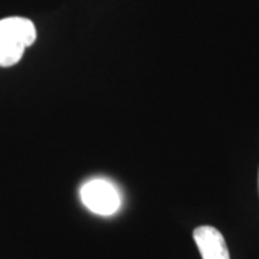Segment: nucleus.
<instances>
[{
    "mask_svg": "<svg viewBox=\"0 0 259 259\" xmlns=\"http://www.w3.org/2000/svg\"><path fill=\"white\" fill-rule=\"evenodd\" d=\"M193 239L202 259H231L223 235L213 226H199L193 232Z\"/></svg>",
    "mask_w": 259,
    "mask_h": 259,
    "instance_id": "3",
    "label": "nucleus"
},
{
    "mask_svg": "<svg viewBox=\"0 0 259 259\" xmlns=\"http://www.w3.org/2000/svg\"><path fill=\"white\" fill-rule=\"evenodd\" d=\"M258 190H259V171H258Z\"/></svg>",
    "mask_w": 259,
    "mask_h": 259,
    "instance_id": "4",
    "label": "nucleus"
},
{
    "mask_svg": "<svg viewBox=\"0 0 259 259\" xmlns=\"http://www.w3.org/2000/svg\"><path fill=\"white\" fill-rule=\"evenodd\" d=\"M81 200L91 212L111 216L118 212L121 197L112 183L104 179H94L81 187Z\"/></svg>",
    "mask_w": 259,
    "mask_h": 259,
    "instance_id": "2",
    "label": "nucleus"
},
{
    "mask_svg": "<svg viewBox=\"0 0 259 259\" xmlns=\"http://www.w3.org/2000/svg\"><path fill=\"white\" fill-rule=\"evenodd\" d=\"M36 40V28L32 20L20 16L0 19V66L19 64L25 49Z\"/></svg>",
    "mask_w": 259,
    "mask_h": 259,
    "instance_id": "1",
    "label": "nucleus"
}]
</instances>
